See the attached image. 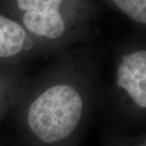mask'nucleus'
<instances>
[{"label":"nucleus","instance_id":"2","mask_svg":"<svg viewBox=\"0 0 146 146\" xmlns=\"http://www.w3.org/2000/svg\"><path fill=\"white\" fill-rule=\"evenodd\" d=\"M117 85L136 106L146 108V50L123 58L117 71Z\"/></svg>","mask_w":146,"mask_h":146},{"label":"nucleus","instance_id":"7","mask_svg":"<svg viewBox=\"0 0 146 146\" xmlns=\"http://www.w3.org/2000/svg\"><path fill=\"white\" fill-rule=\"evenodd\" d=\"M144 146H146V145H144Z\"/></svg>","mask_w":146,"mask_h":146},{"label":"nucleus","instance_id":"6","mask_svg":"<svg viewBox=\"0 0 146 146\" xmlns=\"http://www.w3.org/2000/svg\"><path fill=\"white\" fill-rule=\"evenodd\" d=\"M62 0H17L21 10L29 11H58Z\"/></svg>","mask_w":146,"mask_h":146},{"label":"nucleus","instance_id":"1","mask_svg":"<svg viewBox=\"0 0 146 146\" xmlns=\"http://www.w3.org/2000/svg\"><path fill=\"white\" fill-rule=\"evenodd\" d=\"M83 113V100L68 84L49 87L34 100L27 112L31 132L45 143H54L76 130Z\"/></svg>","mask_w":146,"mask_h":146},{"label":"nucleus","instance_id":"5","mask_svg":"<svg viewBox=\"0 0 146 146\" xmlns=\"http://www.w3.org/2000/svg\"><path fill=\"white\" fill-rule=\"evenodd\" d=\"M133 20L146 24V0H112Z\"/></svg>","mask_w":146,"mask_h":146},{"label":"nucleus","instance_id":"3","mask_svg":"<svg viewBox=\"0 0 146 146\" xmlns=\"http://www.w3.org/2000/svg\"><path fill=\"white\" fill-rule=\"evenodd\" d=\"M23 22L30 32L49 39L60 38L65 30L64 21L58 11H26Z\"/></svg>","mask_w":146,"mask_h":146},{"label":"nucleus","instance_id":"4","mask_svg":"<svg viewBox=\"0 0 146 146\" xmlns=\"http://www.w3.org/2000/svg\"><path fill=\"white\" fill-rule=\"evenodd\" d=\"M26 32L16 22L0 15V58H10L22 51Z\"/></svg>","mask_w":146,"mask_h":146}]
</instances>
